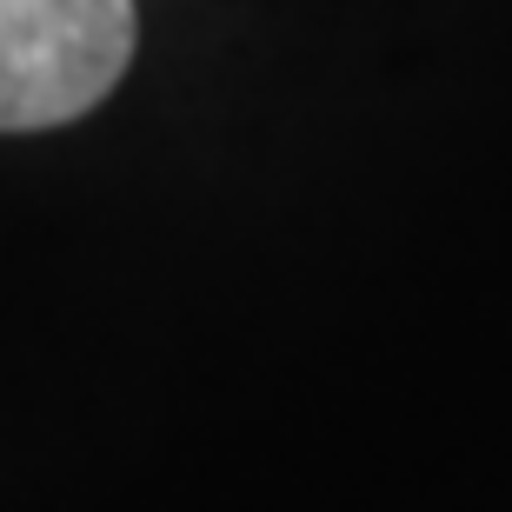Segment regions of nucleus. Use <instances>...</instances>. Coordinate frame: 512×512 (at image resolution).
<instances>
[{
	"label": "nucleus",
	"mask_w": 512,
	"mask_h": 512,
	"mask_svg": "<svg viewBox=\"0 0 512 512\" xmlns=\"http://www.w3.org/2000/svg\"><path fill=\"white\" fill-rule=\"evenodd\" d=\"M133 0H0V133L67 127L120 87Z\"/></svg>",
	"instance_id": "obj_1"
}]
</instances>
